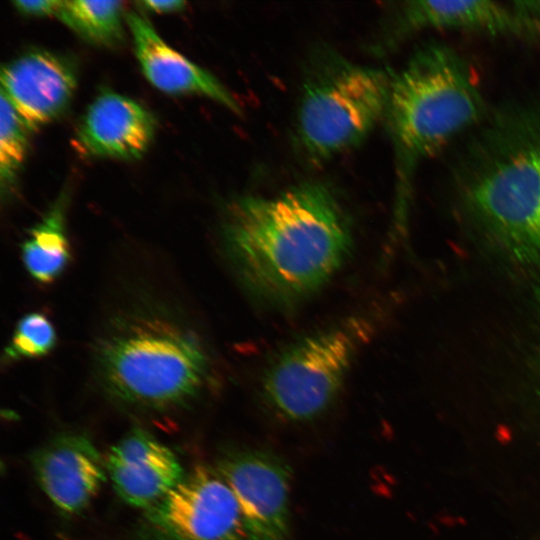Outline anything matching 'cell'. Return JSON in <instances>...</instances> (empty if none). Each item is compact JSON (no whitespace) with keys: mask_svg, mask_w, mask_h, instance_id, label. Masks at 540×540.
<instances>
[{"mask_svg":"<svg viewBox=\"0 0 540 540\" xmlns=\"http://www.w3.org/2000/svg\"><path fill=\"white\" fill-rule=\"evenodd\" d=\"M224 252L247 291L288 308L318 291L352 248L351 225L335 193L305 182L274 195H246L228 207Z\"/></svg>","mask_w":540,"mask_h":540,"instance_id":"obj_1","label":"cell"},{"mask_svg":"<svg viewBox=\"0 0 540 540\" xmlns=\"http://www.w3.org/2000/svg\"><path fill=\"white\" fill-rule=\"evenodd\" d=\"M453 170L465 211L519 258L540 257V103L488 113Z\"/></svg>","mask_w":540,"mask_h":540,"instance_id":"obj_2","label":"cell"},{"mask_svg":"<svg viewBox=\"0 0 540 540\" xmlns=\"http://www.w3.org/2000/svg\"><path fill=\"white\" fill-rule=\"evenodd\" d=\"M97 380L113 401L168 412L208 385L210 358L198 335L159 306L141 305L112 319L94 350Z\"/></svg>","mask_w":540,"mask_h":540,"instance_id":"obj_3","label":"cell"},{"mask_svg":"<svg viewBox=\"0 0 540 540\" xmlns=\"http://www.w3.org/2000/svg\"><path fill=\"white\" fill-rule=\"evenodd\" d=\"M487 114L471 68L454 49L440 42L417 48L393 74L385 119L392 137L400 205L413 175L457 136Z\"/></svg>","mask_w":540,"mask_h":540,"instance_id":"obj_4","label":"cell"},{"mask_svg":"<svg viewBox=\"0 0 540 540\" xmlns=\"http://www.w3.org/2000/svg\"><path fill=\"white\" fill-rule=\"evenodd\" d=\"M394 72L320 48L305 67L295 119L304 159L321 165L358 146L385 118Z\"/></svg>","mask_w":540,"mask_h":540,"instance_id":"obj_5","label":"cell"},{"mask_svg":"<svg viewBox=\"0 0 540 540\" xmlns=\"http://www.w3.org/2000/svg\"><path fill=\"white\" fill-rule=\"evenodd\" d=\"M371 330L367 318L351 317L290 344L265 371L262 393L266 403L289 422L318 418L336 399Z\"/></svg>","mask_w":540,"mask_h":540,"instance_id":"obj_6","label":"cell"},{"mask_svg":"<svg viewBox=\"0 0 540 540\" xmlns=\"http://www.w3.org/2000/svg\"><path fill=\"white\" fill-rule=\"evenodd\" d=\"M143 540H248L238 501L216 467L200 464L145 510Z\"/></svg>","mask_w":540,"mask_h":540,"instance_id":"obj_7","label":"cell"},{"mask_svg":"<svg viewBox=\"0 0 540 540\" xmlns=\"http://www.w3.org/2000/svg\"><path fill=\"white\" fill-rule=\"evenodd\" d=\"M215 467L238 501L247 539L288 540V464L270 451L240 448L224 452Z\"/></svg>","mask_w":540,"mask_h":540,"instance_id":"obj_8","label":"cell"},{"mask_svg":"<svg viewBox=\"0 0 540 540\" xmlns=\"http://www.w3.org/2000/svg\"><path fill=\"white\" fill-rule=\"evenodd\" d=\"M40 488L61 512L74 515L88 507L107 478L106 461L80 433L50 439L31 456Z\"/></svg>","mask_w":540,"mask_h":540,"instance_id":"obj_9","label":"cell"},{"mask_svg":"<svg viewBox=\"0 0 540 540\" xmlns=\"http://www.w3.org/2000/svg\"><path fill=\"white\" fill-rule=\"evenodd\" d=\"M423 30L540 34V27L524 2H514L513 6L489 0L404 2L391 30L393 41Z\"/></svg>","mask_w":540,"mask_h":540,"instance_id":"obj_10","label":"cell"},{"mask_svg":"<svg viewBox=\"0 0 540 540\" xmlns=\"http://www.w3.org/2000/svg\"><path fill=\"white\" fill-rule=\"evenodd\" d=\"M1 94L30 131L63 113L76 89V73L65 58L32 50L3 65Z\"/></svg>","mask_w":540,"mask_h":540,"instance_id":"obj_11","label":"cell"},{"mask_svg":"<svg viewBox=\"0 0 540 540\" xmlns=\"http://www.w3.org/2000/svg\"><path fill=\"white\" fill-rule=\"evenodd\" d=\"M105 461L118 496L144 510L163 499L186 474L173 451L139 427L113 445Z\"/></svg>","mask_w":540,"mask_h":540,"instance_id":"obj_12","label":"cell"},{"mask_svg":"<svg viewBox=\"0 0 540 540\" xmlns=\"http://www.w3.org/2000/svg\"><path fill=\"white\" fill-rule=\"evenodd\" d=\"M153 115L137 101L106 91L88 106L75 134L79 151L90 157L140 158L155 135Z\"/></svg>","mask_w":540,"mask_h":540,"instance_id":"obj_13","label":"cell"},{"mask_svg":"<svg viewBox=\"0 0 540 540\" xmlns=\"http://www.w3.org/2000/svg\"><path fill=\"white\" fill-rule=\"evenodd\" d=\"M125 19L140 68L155 88L171 95L204 96L241 113L227 88L210 72L166 44L149 20L137 12L128 13Z\"/></svg>","mask_w":540,"mask_h":540,"instance_id":"obj_14","label":"cell"},{"mask_svg":"<svg viewBox=\"0 0 540 540\" xmlns=\"http://www.w3.org/2000/svg\"><path fill=\"white\" fill-rule=\"evenodd\" d=\"M64 200L59 199L31 229L21 247L27 272L34 280L43 284L56 280L71 260L64 223Z\"/></svg>","mask_w":540,"mask_h":540,"instance_id":"obj_15","label":"cell"},{"mask_svg":"<svg viewBox=\"0 0 540 540\" xmlns=\"http://www.w3.org/2000/svg\"><path fill=\"white\" fill-rule=\"evenodd\" d=\"M56 16L91 43L114 45L122 40L124 8L121 1H62Z\"/></svg>","mask_w":540,"mask_h":540,"instance_id":"obj_16","label":"cell"},{"mask_svg":"<svg viewBox=\"0 0 540 540\" xmlns=\"http://www.w3.org/2000/svg\"><path fill=\"white\" fill-rule=\"evenodd\" d=\"M29 128L1 94L0 99V178L2 188H9L25 160Z\"/></svg>","mask_w":540,"mask_h":540,"instance_id":"obj_17","label":"cell"},{"mask_svg":"<svg viewBox=\"0 0 540 540\" xmlns=\"http://www.w3.org/2000/svg\"><path fill=\"white\" fill-rule=\"evenodd\" d=\"M56 332L51 321L40 312L24 315L17 323L10 343L4 350V361L39 358L56 345Z\"/></svg>","mask_w":540,"mask_h":540,"instance_id":"obj_18","label":"cell"},{"mask_svg":"<svg viewBox=\"0 0 540 540\" xmlns=\"http://www.w3.org/2000/svg\"><path fill=\"white\" fill-rule=\"evenodd\" d=\"M15 8L25 15L48 16L57 15L62 1L40 0V1H14Z\"/></svg>","mask_w":540,"mask_h":540,"instance_id":"obj_19","label":"cell"},{"mask_svg":"<svg viewBox=\"0 0 540 540\" xmlns=\"http://www.w3.org/2000/svg\"><path fill=\"white\" fill-rule=\"evenodd\" d=\"M140 8L144 10L156 12V13H171L177 12L184 8L185 2L180 0H167V1H139L137 3Z\"/></svg>","mask_w":540,"mask_h":540,"instance_id":"obj_20","label":"cell"}]
</instances>
